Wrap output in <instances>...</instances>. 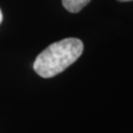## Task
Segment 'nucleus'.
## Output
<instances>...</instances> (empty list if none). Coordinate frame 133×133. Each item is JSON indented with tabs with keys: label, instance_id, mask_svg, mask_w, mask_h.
Listing matches in <instances>:
<instances>
[{
	"label": "nucleus",
	"instance_id": "nucleus-1",
	"mask_svg": "<svg viewBox=\"0 0 133 133\" xmlns=\"http://www.w3.org/2000/svg\"><path fill=\"white\" fill-rule=\"evenodd\" d=\"M84 44L79 38H68L50 44L34 62V70L43 78H51L64 71L81 56Z\"/></svg>",
	"mask_w": 133,
	"mask_h": 133
},
{
	"label": "nucleus",
	"instance_id": "nucleus-2",
	"mask_svg": "<svg viewBox=\"0 0 133 133\" xmlns=\"http://www.w3.org/2000/svg\"><path fill=\"white\" fill-rule=\"evenodd\" d=\"M90 1L91 0H62V5L67 11L71 13H78L86 5L89 4Z\"/></svg>",
	"mask_w": 133,
	"mask_h": 133
},
{
	"label": "nucleus",
	"instance_id": "nucleus-3",
	"mask_svg": "<svg viewBox=\"0 0 133 133\" xmlns=\"http://www.w3.org/2000/svg\"><path fill=\"white\" fill-rule=\"evenodd\" d=\"M2 18H3V16H2V12H1V10H0V24H1V22H2Z\"/></svg>",
	"mask_w": 133,
	"mask_h": 133
},
{
	"label": "nucleus",
	"instance_id": "nucleus-4",
	"mask_svg": "<svg viewBox=\"0 0 133 133\" xmlns=\"http://www.w3.org/2000/svg\"><path fill=\"white\" fill-rule=\"evenodd\" d=\"M119 2H127V1H132V0H117Z\"/></svg>",
	"mask_w": 133,
	"mask_h": 133
}]
</instances>
